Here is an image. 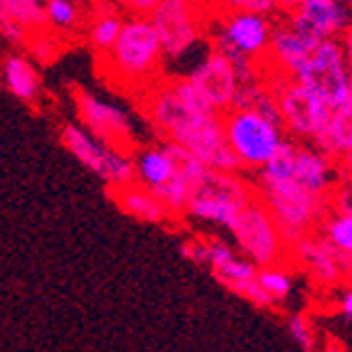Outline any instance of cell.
<instances>
[{
  "label": "cell",
  "mask_w": 352,
  "mask_h": 352,
  "mask_svg": "<svg viewBox=\"0 0 352 352\" xmlns=\"http://www.w3.org/2000/svg\"><path fill=\"white\" fill-rule=\"evenodd\" d=\"M214 12H227V10H254V12H266V15H278L274 0H207Z\"/></svg>",
  "instance_id": "obj_30"
},
{
  "label": "cell",
  "mask_w": 352,
  "mask_h": 352,
  "mask_svg": "<svg viewBox=\"0 0 352 352\" xmlns=\"http://www.w3.org/2000/svg\"><path fill=\"white\" fill-rule=\"evenodd\" d=\"M23 47H25V54H28L35 65H52L54 59L59 57V52H62V42H59V37L54 35L52 30L42 28V30H35V32H30L28 42H25Z\"/></svg>",
  "instance_id": "obj_28"
},
{
  "label": "cell",
  "mask_w": 352,
  "mask_h": 352,
  "mask_svg": "<svg viewBox=\"0 0 352 352\" xmlns=\"http://www.w3.org/2000/svg\"><path fill=\"white\" fill-rule=\"evenodd\" d=\"M274 25H276V15H266V12H212L210 23H207V40H210L212 50L227 54L234 65L254 62V65L264 67Z\"/></svg>",
  "instance_id": "obj_4"
},
{
  "label": "cell",
  "mask_w": 352,
  "mask_h": 352,
  "mask_svg": "<svg viewBox=\"0 0 352 352\" xmlns=\"http://www.w3.org/2000/svg\"><path fill=\"white\" fill-rule=\"evenodd\" d=\"M42 10H45V28L52 30L54 35H76L79 30H84L87 10L79 0H45Z\"/></svg>",
  "instance_id": "obj_24"
},
{
  "label": "cell",
  "mask_w": 352,
  "mask_h": 352,
  "mask_svg": "<svg viewBox=\"0 0 352 352\" xmlns=\"http://www.w3.org/2000/svg\"><path fill=\"white\" fill-rule=\"evenodd\" d=\"M227 232L234 241L232 247L256 266L286 264L288 261V244L283 241L281 229L258 197L244 205V210L232 219Z\"/></svg>",
  "instance_id": "obj_9"
},
{
  "label": "cell",
  "mask_w": 352,
  "mask_h": 352,
  "mask_svg": "<svg viewBox=\"0 0 352 352\" xmlns=\"http://www.w3.org/2000/svg\"><path fill=\"white\" fill-rule=\"evenodd\" d=\"M101 59H104L101 65L104 76H109L118 87H131L135 91H143L155 79H160L165 65L163 50L151 20L131 18V15L124 18L121 32L111 47L101 54Z\"/></svg>",
  "instance_id": "obj_2"
},
{
  "label": "cell",
  "mask_w": 352,
  "mask_h": 352,
  "mask_svg": "<svg viewBox=\"0 0 352 352\" xmlns=\"http://www.w3.org/2000/svg\"><path fill=\"white\" fill-rule=\"evenodd\" d=\"M141 113L163 141L188 148L210 170H239L224 141L222 113L212 111L185 76H160L143 89Z\"/></svg>",
  "instance_id": "obj_1"
},
{
  "label": "cell",
  "mask_w": 352,
  "mask_h": 352,
  "mask_svg": "<svg viewBox=\"0 0 352 352\" xmlns=\"http://www.w3.org/2000/svg\"><path fill=\"white\" fill-rule=\"evenodd\" d=\"M283 18L311 42L345 37L350 32V8L340 0H300Z\"/></svg>",
  "instance_id": "obj_16"
},
{
  "label": "cell",
  "mask_w": 352,
  "mask_h": 352,
  "mask_svg": "<svg viewBox=\"0 0 352 352\" xmlns=\"http://www.w3.org/2000/svg\"><path fill=\"white\" fill-rule=\"evenodd\" d=\"M264 76L274 89L278 121H281L286 135L300 143H313V138L320 133V129L328 121L330 106L318 94H313L308 87L296 82L294 76Z\"/></svg>",
  "instance_id": "obj_10"
},
{
  "label": "cell",
  "mask_w": 352,
  "mask_h": 352,
  "mask_svg": "<svg viewBox=\"0 0 352 352\" xmlns=\"http://www.w3.org/2000/svg\"><path fill=\"white\" fill-rule=\"evenodd\" d=\"M45 0H0V15L3 18L15 20L25 30L35 32L45 28V10H42Z\"/></svg>",
  "instance_id": "obj_27"
},
{
  "label": "cell",
  "mask_w": 352,
  "mask_h": 352,
  "mask_svg": "<svg viewBox=\"0 0 352 352\" xmlns=\"http://www.w3.org/2000/svg\"><path fill=\"white\" fill-rule=\"evenodd\" d=\"M254 197L256 188L252 180L241 175V170H207L202 182L190 195L185 214L195 222L227 229Z\"/></svg>",
  "instance_id": "obj_8"
},
{
  "label": "cell",
  "mask_w": 352,
  "mask_h": 352,
  "mask_svg": "<svg viewBox=\"0 0 352 352\" xmlns=\"http://www.w3.org/2000/svg\"><path fill=\"white\" fill-rule=\"evenodd\" d=\"M288 261L298 264V269H303L320 288H338L350 276L352 254L338 252L318 234V229H313L288 247Z\"/></svg>",
  "instance_id": "obj_14"
},
{
  "label": "cell",
  "mask_w": 352,
  "mask_h": 352,
  "mask_svg": "<svg viewBox=\"0 0 352 352\" xmlns=\"http://www.w3.org/2000/svg\"><path fill=\"white\" fill-rule=\"evenodd\" d=\"M87 3H91L94 8L84 20V32H87V40L94 47V52L104 54L121 32L126 15L118 12L116 3H109V0H101V6L96 0H87Z\"/></svg>",
  "instance_id": "obj_23"
},
{
  "label": "cell",
  "mask_w": 352,
  "mask_h": 352,
  "mask_svg": "<svg viewBox=\"0 0 352 352\" xmlns=\"http://www.w3.org/2000/svg\"><path fill=\"white\" fill-rule=\"evenodd\" d=\"M338 308H340V316L345 318L347 323H350V320H352V294H350V291H342Z\"/></svg>",
  "instance_id": "obj_33"
},
{
  "label": "cell",
  "mask_w": 352,
  "mask_h": 352,
  "mask_svg": "<svg viewBox=\"0 0 352 352\" xmlns=\"http://www.w3.org/2000/svg\"><path fill=\"white\" fill-rule=\"evenodd\" d=\"M116 8L124 15H131V18H148L153 12V8L158 6V0H113Z\"/></svg>",
  "instance_id": "obj_32"
},
{
  "label": "cell",
  "mask_w": 352,
  "mask_h": 352,
  "mask_svg": "<svg viewBox=\"0 0 352 352\" xmlns=\"http://www.w3.org/2000/svg\"><path fill=\"white\" fill-rule=\"evenodd\" d=\"M316 45L318 42H311L308 37L300 35L286 18H276L264 57V74L294 76Z\"/></svg>",
  "instance_id": "obj_18"
},
{
  "label": "cell",
  "mask_w": 352,
  "mask_h": 352,
  "mask_svg": "<svg viewBox=\"0 0 352 352\" xmlns=\"http://www.w3.org/2000/svg\"><path fill=\"white\" fill-rule=\"evenodd\" d=\"M254 188H256V197L274 214L288 247L303 234L318 229V222L323 219V214L330 207L328 200L305 192L291 175L274 177V180L256 177Z\"/></svg>",
  "instance_id": "obj_5"
},
{
  "label": "cell",
  "mask_w": 352,
  "mask_h": 352,
  "mask_svg": "<svg viewBox=\"0 0 352 352\" xmlns=\"http://www.w3.org/2000/svg\"><path fill=\"white\" fill-rule=\"evenodd\" d=\"M202 266H207L224 288H229L232 294L241 296L249 303L258 305V308H271L274 305L256 283L258 266L254 261H249L247 256H241L227 241L205 236V261H202Z\"/></svg>",
  "instance_id": "obj_12"
},
{
  "label": "cell",
  "mask_w": 352,
  "mask_h": 352,
  "mask_svg": "<svg viewBox=\"0 0 352 352\" xmlns=\"http://www.w3.org/2000/svg\"><path fill=\"white\" fill-rule=\"evenodd\" d=\"M340 165L323 151H318L313 143L296 141L294 151V165H291V177L298 182L305 192L323 197L330 202L333 190L340 185Z\"/></svg>",
  "instance_id": "obj_17"
},
{
  "label": "cell",
  "mask_w": 352,
  "mask_h": 352,
  "mask_svg": "<svg viewBox=\"0 0 352 352\" xmlns=\"http://www.w3.org/2000/svg\"><path fill=\"white\" fill-rule=\"evenodd\" d=\"M256 283L261 286L269 300L274 305L283 303L288 296L294 294V274L283 264H269L256 269Z\"/></svg>",
  "instance_id": "obj_26"
},
{
  "label": "cell",
  "mask_w": 352,
  "mask_h": 352,
  "mask_svg": "<svg viewBox=\"0 0 352 352\" xmlns=\"http://www.w3.org/2000/svg\"><path fill=\"white\" fill-rule=\"evenodd\" d=\"M294 79L320 96L330 106V111L352 106L350 40L347 35L318 42L308 52L303 65L298 67Z\"/></svg>",
  "instance_id": "obj_7"
},
{
  "label": "cell",
  "mask_w": 352,
  "mask_h": 352,
  "mask_svg": "<svg viewBox=\"0 0 352 352\" xmlns=\"http://www.w3.org/2000/svg\"><path fill=\"white\" fill-rule=\"evenodd\" d=\"M222 131L236 168L247 173H256L286 138L278 116H271L256 106L227 109L222 113Z\"/></svg>",
  "instance_id": "obj_3"
},
{
  "label": "cell",
  "mask_w": 352,
  "mask_h": 352,
  "mask_svg": "<svg viewBox=\"0 0 352 352\" xmlns=\"http://www.w3.org/2000/svg\"><path fill=\"white\" fill-rule=\"evenodd\" d=\"M74 109L79 124L89 133H94L96 138L121 151L135 148V124L126 109L101 99L99 94H91L87 89H74Z\"/></svg>",
  "instance_id": "obj_13"
},
{
  "label": "cell",
  "mask_w": 352,
  "mask_h": 352,
  "mask_svg": "<svg viewBox=\"0 0 352 352\" xmlns=\"http://www.w3.org/2000/svg\"><path fill=\"white\" fill-rule=\"evenodd\" d=\"M131 158H133V180L146 188L158 190L175 177V160H173L168 141L146 148H133Z\"/></svg>",
  "instance_id": "obj_21"
},
{
  "label": "cell",
  "mask_w": 352,
  "mask_h": 352,
  "mask_svg": "<svg viewBox=\"0 0 352 352\" xmlns=\"http://www.w3.org/2000/svg\"><path fill=\"white\" fill-rule=\"evenodd\" d=\"M318 234L338 252L352 254V212H340L328 207L323 219L318 222Z\"/></svg>",
  "instance_id": "obj_25"
},
{
  "label": "cell",
  "mask_w": 352,
  "mask_h": 352,
  "mask_svg": "<svg viewBox=\"0 0 352 352\" xmlns=\"http://www.w3.org/2000/svg\"><path fill=\"white\" fill-rule=\"evenodd\" d=\"M286 330H288V338L300 347V350L311 352L318 347V333H316V325H313L311 316L308 313H291L286 320Z\"/></svg>",
  "instance_id": "obj_29"
},
{
  "label": "cell",
  "mask_w": 352,
  "mask_h": 352,
  "mask_svg": "<svg viewBox=\"0 0 352 352\" xmlns=\"http://www.w3.org/2000/svg\"><path fill=\"white\" fill-rule=\"evenodd\" d=\"M0 84L25 104H35L42 94L40 72L25 52H8L0 59Z\"/></svg>",
  "instance_id": "obj_20"
},
{
  "label": "cell",
  "mask_w": 352,
  "mask_h": 352,
  "mask_svg": "<svg viewBox=\"0 0 352 352\" xmlns=\"http://www.w3.org/2000/svg\"><path fill=\"white\" fill-rule=\"evenodd\" d=\"M300 0H274V6H276V12L278 15H286V12H291L296 6H298Z\"/></svg>",
  "instance_id": "obj_34"
},
{
  "label": "cell",
  "mask_w": 352,
  "mask_h": 352,
  "mask_svg": "<svg viewBox=\"0 0 352 352\" xmlns=\"http://www.w3.org/2000/svg\"><path fill=\"white\" fill-rule=\"evenodd\" d=\"M212 6L207 0H158L148 15L165 62H182L207 37Z\"/></svg>",
  "instance_id": "obj_6"
},
{
  "label": "cell",
  "mask_w": 352,
  "mask_h": 352,
  "mask_svg": "<svg viewBox=\"0 0 352 352\" xmlns=\"http://www.w3.org/2000/svg\"><path fill=\"white\" fill-rule=\"evenodd\" d=\"M185 79L192 84L195 91L202 96V101L212 111L217 113H224L234 106L241 87V76L234 62L212 47L202 54V59H197V65L185 74Z\"/></svg>",
  "instance_id": "obj_15"
},
{
  "label": "cell",
  "mask_w": 352,
  "mask_h": 352,
  "mask_svg": "<svg viewBox=\"0 0 352 352\" xmlns=\"http://www.w3.org/2000/svg\"><path fill=\"white\" fill-rule=\"evenodd\" d=\"M313 146L323 151L338 163H347L352 151V106H342L330 111L320 133L313 138Z\"/></svg>",
  "instance_id": "obj_22"
},
{
  "label": "cell",
  "mask_w": 352,
  "mask_h": 352,
  "mask_svg": "<svg viewBox=\"0 0 352 352\" xmlns=\"http://www.w3.org/2000/svg\"><path fill=\"white\" fill-rule=\"evenodd\" d=\"M79 3H87V0H79Z\"/></svg>",
  "instance_id": "obj_36"
},
{
  "label": "cell",
  "mask_w": 352,
  "mask_h": 352,
  "mask_svg": "<svg viewBox=\"0 0 352 352\" xmlns=\"http://www.w3.org/2000/svg\"><path fill=\"white\" fill-rule=\"evenodd\" d=\"M59 141L79 163L91 170L96 177L106 182V188H116L124 182L133 180V158L131 151H121L116 146H109L106 141L89 133L79 121L65 124L59 131Z\"/></svg>",
  "instance_id": "obj_11"
},
{
  "label": "cell",
  "mask_w": 352,
  "mask_h": 352,
  "mask_svg": "<svg viewBox=\"0 0 352 352\" xmlns=\"http://www.w3.org/2000/svg\"><path fill=\"white\" fill-rule=\"evenodd\" d=\"M111 200L116 202V207L121 212H126L129 217L138 219L146 224H168L173 222L170 212L165 210V205L160 202V197L153 192L151 188L141 185V182H124L116 188H109Z\"/></svg>",
  "instance_id": "obj_19"
},
{
  "label": "cell",
  "mask_w": 352,
  "mask_h": 352,
  "mask_svg": "<svg viewBox=\"0 0 352 352\" xmlns=\"http://www.w3.org/2000/svg\"><path fill=\"white\" fill-rule=\"evenodd\" d=\"M0 37H3L10 47H23L30 37V30H25L23 25H18L15 20L0 15Z\"/></svg>",
  "instance_id": "obj_31"
},
{
  "label": "cell",
  "mask_w": 352,
  "mask_h": 352,
  "mask_svg": "<svg viewBox=\"0 0 352 352\" xmlns=\"http://www.w3.org/2000/svg\"><path fill=\"white\" fill-rule=\"evenodd\" d=\"M340 3H342V6H347V8H350V3H352V0H340Z\"/></svg>",
  "instance_id": "obj_35"
}]
</instances>
